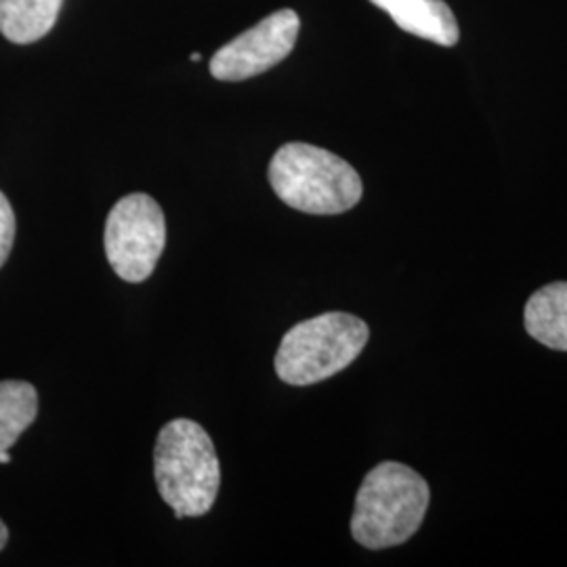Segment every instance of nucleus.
<instances>
[{
  "label": "nucleus",
  "mask_w": 567,
  "mask_h": 567,
  "mask_svg": "<svg viewBox=\"0 0 567 567\" xmlns=\"http://www.w3.org/2000/svg\"><path fill=\"white\" fill-rule=\"evenodd\" d=\"M7 543H9V529H7V526H4L2 519H0V550L7 547Z\"/></svg>",
  "instance_id": "12"
},
{
  "label": "nucleus",
  "mask_w": 567,
  "mask_h": 567,
  "mask_svg": "<svg viewBox=\"0 0 567 567\" xmlns=\"http://www.w3.org/2000/svg\"><path fill=\"white\" fill-rule=\"evenodd\" d=\"M370 330L364 320L344 311H328L292 326L276 353V372L284 383L316 385L353 364L364 351Z\"/></svg>",
  "instance_id": "4"
},
{
  "label": "nucleus",
  "mask_w": 567,
  "mask_h": 567,
  "mask_svg": "<svg viewBox=\"0 0 567 567\" xmlns=\"http://www.w3.org/2000/svg\"><path fill=\"white\" fill-rule=\"evenodd\" d=\"M105 255L124 282H145L166 244L163 208L147 194H128L114 204L105 221Z\"/></svg>",
  "instance_id": "5"
},
{
  "label": "nucleus",
  "mask_w": 567,
  "mask_h": 567,
  "mask_svg": "<svg viewBox=\"0 0 567 567\" xmlns=\"http://www.w3.org/2000/svg\"><path fill=\"white\" fill-rule=\"evenodd\" d=\"M267 175L286 206L309 215H341L364 194L362 179L351 164L309 143L282 145L274 154Z\"/></svg>",
  "instance_id": "3"
},
{
  "label": "nucleus",
  "mask_w": 567,
  "mask_h": 567,
  "mask_svg": "<svg viewBox=\"0 0 567 567\" xmlns=\"http://www.w3.org/2000/svg\"><path fill=\"white\" fill-rule=\"evenodd\" d=\"M391 16L404 32L442 47H454L461 37L458 23L444 0H370Z\"/></svg>",
  "instance_id": "7"
},
{
  "label": "nucleus",
  "mask_w": 567,
  "mask_h": 567,
  "mask_svg": "<svg viewBox=\"0 0 567 567\" xmlns=\"http://www.w3.org/2000/svg\"><path fill=\"white\" fill-rule=\"evenodd\" d=\"M63 0H0V34L16 44L44 39L60 18Z\"/></svg>",
  "instance_id": "9"
},
{
  "label": "nucleus",
  "mask_w": 567,
  "mask_h": 567,
  "mask_svg": "<svg viewBox=\"0 0 567 567\" xmlns=\"http://www.w3.org/2000/svg\"><path fill=\"white\" fill-rule=\"evenodd\" d=\"M154 477L175 517L206 515L221 487V465L203 425L177 419L164 425L154 447Z\"/></svg>",
  "instance_id": "1"
},
{
  "label": "nucleus",
  "mask_w": 567,
  "mask_h": 567,
  "mask_svg": "<svg viewBox=\"0 0 567 567\" xmlns=\"http://www.w3.org/2000/svg\"><path fill=\"white\" fill-rule=\"evenodd\" d=\"M301 20L292 9H282L221 47L210 60L217 81L240 82L259 76L290 55L299 39Z\"/></svg>",
  "instance_id": "6"
},
{
  "label": "nucleus",
  "mask_w": 567,
  "mask_h": 567,
  "mask_svg": "<svg viewBox=\"0 0 567 567\" xmlns=\"http://www.w3.org/2000/svg\"><path fill=\"white\" fill-rule=\"evenodd\" d=\"M189 60L200 61V60H203V55H200V53H194V55H192V58H189Z\"/></svg>",
  "instance_id": "14"
},
{
  "label": "nucleus",
  "mask_w": 567,
  "mask_h": 567,
  "mask_svg": "<svg viewBox=\"0 0 567 567\" xmlns=\"http://www.w3.org/2000/svg\"><path fill=\"white\" fill-rule=\"evenodd\" d=\"M524 320L534 341L555 351H567V282L548 284L534 292Z\"/></svg>",
  "instance_id": "8"
},
{
  "label": "nucleus",
  "mask_w": 567,
  "mask_h": 567,
  "mask_svg": "<svg viewBox=\"0 0 567 567\" xmlns=\"http://www.w3.org/2000/svg\"><path fill=\"white\" fill-rule=\"evenodd\" d=\"M39 414V393L25 381L0 383V452L16 446Z\"/></svg>",
  "instance_id": "10"
},
{
  "label": "nucleus",
  "mask_w": 567,
  "mask_h": 567,
  "mask_svg": "<svg viewBox=\"0 0 567 567\" xmlns=\"http://www.w3.org/2000/svg\"><path fill=\"white\" fill-rule=\"evenodd\" d=\"M16 240V213L7 196L0 192V267L7 264Z\"/></svg>",
  "instance_id": "11"
},
{
  "label": "nucleus",
  "mask_w": 567,
  "mask_h": 567,
  "mask_svg": "<svg viewBox=\"0 0 567 567\" xmlns=\"http://www.w3.org/2000/svg\"><path fill=\"white\" fill-rule=\"evenodd\" d=\"M11 463V456H9V450L7 452H0V465H7Z\"/></svg>",
  "instance_id": "13"
},
{
  "label": "nucleus",
  "mask_w": 567,
  "mask_h": 567,
  "mask_svg": "<svg viewBox=\"0 0 567 567\" xmlns=\"http://www.w3.org/2000/svg\"><path fill=\"white\" fill-rule=\"evenodd\" d=\"M431 492L425 480L402 463H381L362 482L355 496L351 534L362 547H400L423 524Z\"/></svg>",
  "instance_id": "2"
}]
</instances>
